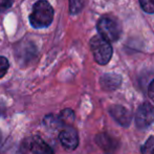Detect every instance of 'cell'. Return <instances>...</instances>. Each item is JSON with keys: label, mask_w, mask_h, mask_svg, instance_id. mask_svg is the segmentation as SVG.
Segmentation results:
<instances>
[{"label": "cell", "mask_w": 154, "mask_h": 154, "mask_svg": "<svg viewBox=\"0 0 154 154\" xmlns=\"http://www.w3.org/2000/svg\"><path fill=\"white\" fill-rule=\"evenodd\" d=\"M90 48L97 63L106 65L112 57V47L109 42L104 40L101 36H94L90 40Z\"/></svg>", "instance_id": "3"}, {"label": "cell", "mask_w": 154, "mask_h": 154, "mask_svg": "<svg viewBox=\"0 0 154 154\" xmlns=\"http://www.w3.org/2000/svg\"><path fill=\"white\" fill-rule=\"evenodd\" d=\"M59 140L64 149L68 151L75 150L79 146V135L77 130L72 127H67L61 130L59 133Z\"/></svg>", "instance_id": "6"}, {"label": "cell", "mask_w": 154, "mask_h": 154, "mask_svg": "<svg viewBox=\"0 0 154 154\" xmlns=\"http://www.w3.org/2000/svg\"><path fill=\"white\" fill-rule=\"evenodd\" d=\"M154 122V106L150 103H144L137 108L135 114V125L140 129L149 127Z\"/></svg>", "instance_id": "5"}, {"label": "cell", "mask_w": 154, "mask_h": 154, "mask_svg": "<svg viewBox=\"0 0 154 154\" xmlns=\"http://www.w3.org/2000/svg\"><path fill=\"white\" fill-rule=\"evenodd\" d=\"M142 154H154V136L149 137L143 145Z\"/></svg>", "instance_id": "14"}, {"label": "cell", "mask_w": 154, "mask_h": 154, "mask_svg": "<svg viewBox=\"0 0 154 154\" xmlns=\"http://www.w3.org/2000/svg\"><path fill=\"white\" fill-rule=\"evenodd\" d=\"M109 113L110 116L113 118V120L116 121L118 124H120L121 126L125 128H128L131 124L132 116L131 112L125 108L124 106L121 105H113L109 108Z\"/></svg>", "instance_id": "7"}, {"label": "cell", "mask_w": 154, "mask_h": 154, "mask_svg": "<svg viewBox=\"0 0 154 154\" xmlns=\"http://www.w3.org/2000/svg\"><path fill=\"white\" fill-rule=\"evenodd\" d=\"M148 94H149V97L154 102V80L151 82L148 87Z\"/></svg>", "instance_id": "18"}, {"label": "cell", "mask_w": 154, "mask_h": 154, "mask_svg": "<svg viewBox=\"0 0 154 154\" xmlns=\"http://www.w3.org/2000/svg\"><path fill=\"white\" fill-rule=\"evenodd\" d=\"M1 142H2V133L0 131V145H1Z\"/></svg>", "instance_id": "19"}, {"label": "cell", "mask_w": 154, "mask_h": 154, "mask_svg": "<svg viewBox=\"0 0 154 154\" xmlns=\"http://www.w3.org/2000/svg\"><path fill=\"white\" fill-rule=\"evenodd\" d=\"M37 55L36 47L31 42L20 43L15 49L16 60L21 66H29Z\"/></svg>", "instance_id": "4"}, {"label": "cell", "mask_w": 154, "mask_h": 154, "mask_svg": "<svg viewBox=\"0 0 154 154\" xmlns=\"http://www.w3.org/2000/svg\"><path fill=\"white\" fill-rule=\"evenodd\" d=\"M86 0H69V12L71 15H77L84 8Z\"/></svg>", "instance_id": "12"}, {"label": "cell", "mask_w": 154, "mask_h": 154, "mask_svg": "<svg viewBox=\"0 0 154 154\" xmlns=\"http://www.w3.org/2000/svg\"><path fill=\"white\" fill-rule=\"evenodd\" d=\"M100 83H101V86L104 90L113 91L121 86L122 78L120 75H116V73H106V75H102Z\"/></svg>", "instance_id": "10"}, {"label": "cell", "mask_w": 154, "mask_h": 154, "mask_svg": "<svg viewBox=\"0 0 154 154\" xmlns=\"http://www.w3.org/2000/svg\"><path fill=\"white\" fill-rule=\"evenodd\" d=\"M97 27L100 36L107 42H116L120 39L122 29L118 21L112 17H102L97 22Z\"/></svg>", "instance_id": "2"}, {"label": "cell", "mask_w": 154, "mask_h": 154, "mask_svg": "<svg viewBox=\"0 0 154 154\" xmlns=\"http://www.w3.org/2000/svg\"><path fill=\"white\" fill-rule=\"evenodd\" d=\"M95 143L106 154H113L119 147V142L108 133H100L95 136Z\"/></svg>", "instance_id": "8"}, {"label": "cell", "mask_w": 154, "mask_h": 154, "mask_svg": "<svg viewBox=\"0 0 154 154\" xmlns=\"http://www.w3.org/2000/svg\"><path fill=\"white\" fill-rule=\"evenodd\" d=\"M54 20V8L46 0H39L32 6L29 15V22L35 29H44Z\"/></svg>", "instance_id": "1"}, {"label": "cell", "mask_w": 154, "mask_h": 154, "mask_svg": "<svg viewBox=\"0 0 154 154\" xmlns=\"http://www.w3.org/2000/svg\"><path fill=\"white\" fill-rule=\"evenodd\" d=\"M14 3V0H0V13L8 11Z\"/></svg>", "instance_id": "17"}, {"label": "cell", "mask_w": 154, "mask_h": 154, "mask_svg": "<svg viewBox=\"0 0 154 154\" xmlns=\"http://www.w3.org/2000/svg\"><path fill=\"white\" fill-rule=\"evenodd\" d=\"M140 3L145 12L150 14L154 13V0H140Z\"/></svg>", "instance_id": "16"}, {"label": "cell", "mask_w": 154, "mask_h": 154, "mask_svg": "<svg viewBox=\"0 0 154 154\" xmlns=\"http://www.w3.org/2000/svg\"><path fill=\"white\" fill-rule=\"evenodd\" d=\"M59 119L63 125H70L75 121V112L71 109H64L60 113Z\"/></svg>", "instance_id": "13"}, {"label": "cell", "mask_w": 154, "mask_h": 154, "mask_svg": "<svg viewBox=\"0 0 154 154\" xmlns=\"http://www.w3.org/2000/svg\"><path fill=\"white\" fill-rule=\"evenodd\" d=\"M8 68H10L8 60L6 59L5 57H1V56H0V79L5 75V73L8 72Z\"/></svg>", "instance_id": "15"}, {"label": "cell", "mask_w": 154, "mask_h": 154, "mask_svg": "<svg viewBox=\"0 0 154 154\" xmlns=\"http://www.w3.org/2000/svg\"><path fill=\"white\" fill-rule=\"evenodd\" d=\"M43 125L45 126V128L49 130H58L59 128H61L63 126L62 122L60 121L59 116H55V114H48L43 119Z\"/></svg>", "instance_id": "11"}, {"label": "cell", "mask_w": 154, "mask_h": 154, "mask_svg": "<svg viewBox=\"0 0 154 154\" xmlns=\"http://www.w3.org/2000/svg\"><path fill=\"white\" fill-rule=\"evenodd\" d=\"M27 148L32 154H55L51 147L40 136H32L27 140Z\"/></svg>", "instance_id": "9"}]
</instances>
